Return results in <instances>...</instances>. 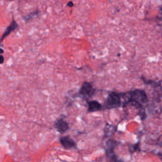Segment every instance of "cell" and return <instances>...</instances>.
<instances>
[{
    "mask_svg": "<svg viewBox=\"0 0 162 162\" xmlns=\"http://www.w3.org/2000/svg\"><path fill=\"white\" fill-rule=\"evenodd\" d=\"M131 99L137 103H144L148 101L147 96L142 90H135L131 94Z\"/></svg>",
    "mask_w": 162,
    "mask_h": 162,
    "instance_id": "cell-1",
    "label": "cell"
},
{
    "mask_svg": "<svg viewBox=\"0 0 162 162\" xmlns=\"http://www.w3.org/2000/svg\"><path fill=\"white\" fill-rule=\"evenodd\" d=\"M120 104L119 95L116 93H110L107 99V105L109 108H116Z\"/></svg>",
    "mask_w": 162,
    "mask_h": 162,
    "instance_id": "cell-2",
    "label": "cell"
},
{
    "mask_svg": "<svg viewBox=\"0 0 162 162\" xmlns=\"http://www.w3.org/2000/svg\"><path fill=\"white\" fill-rule=\"evenodd\" d=\"M94 92H95V90H94V88L91 86V84H90L88 82H84L82 84L80 89V93L82 95H84V96L90 97L93 95Z\"/></svg>",
    "mask_w": 162,
    "mask_h": 162,
    "instance_id": "cell-3",
    "label": "cell"
},
{
    "mask_svg": "<svg viewBox=\"0 0 162 162\" xmlns=\"http://www.w3.org/2000/svg\"><path fill=\"white\" fill-rule=\"evenodd\" d=\"M60 142L64 148L67 149L72 148L76 146L75 142L72 139L69 137H63L60 139Z\"/></svg>",
    "mask_w": 162,
    "mask_h": 162,
    "instance_id": "cell-4",
    "label": "cell"
},
{
    "mask_svg": "<svg viewBox=\"0 0 162 162\" xmlns=\"http://www.w3.org/2000/svg\"><path fill=\"white\" fill-rule=\"evenodd\" d=\"M17 27H18V24H17V22H16L15 21H13L12 23L9 25V27L6 28L5 32L3 33V34L2 35V37L1 38V41H0L2 42L3 40L4 39L5 37H6V36H7V35H8L10 34L12 32L15 31Z\"/></svg>",
    "mask_w": 162,
    "mask_h": 162,
    "instance_id": "cell-5",
    "label": "cell"
},
{
    "mask_svg": "<svg viewBox=\"0 0 162 162\" xmlns=\"http://www.w3.org/2000/svg\"><path fill=\"white\" fill-rule=\"evenodd\" d=\"M56 127L58 131L61 132V133H63V132H65L66 131H67V129H69V125H68L66 122L62 120H60L56 123Z\"/></svg>",
    "mask_w": 162,
    "mask_h": 162,
    "instance_id": "cell-6",
    "label": "cell"
},
{
    "mask_svg": "<svg viewBox=\"0 0 162 162\" xmlns=\"http://www.w3.org/2000/svg\"><path fill=\"white\" fill-rule=\"evenodd\" d=\"M101 108V105L96 101H91L89 103V111L91 112L98 111Z\"/></svg>",
    "mask_w": 162,
    "mask_h": 162,
    "instance_id": "cell-7",
    "label": "cell"
},
{
    "mask_svg": "<svg viewBox=\"0 0 162 162\" xmlns=\"http://www.w3.org/2000/svg\"><path fill=\"white\" fill-rule=\"evenodd\" d=\"M160 14L158 15L157 17V21L158 22V23L160 25H162V6L160 8Z\"/></svg>",
    "mask_w": 162,
    "mask_h": 162,
    "instance_id": "cell-8",
    "label": "cell"
},
{
    "mask_svg": "<svg viewBox=\"0 0 162 162\" xmlns=\"http://www.w3.org/2000/svg\"><path fill=\"white\" fill-rule=\"evenodd\" d=\"M47 162H69V161H65V160H60V159H57V158H55V159H53L52 160L48 161Z\"/></svg>",
    "mask_w": 162,
    "mask_h": 162,
    "instance_id": "cell-9",
    "label": "cell"
},
{
    "mask_svg": "<svg viewBox=\"0 0 162 162\" xmlns=\"http://www.w3.org/2000/svg\"><path fill=\"white\" fill-rule=\"evenodd\" d=\"M3 62H4V58L1 55H0V63H3Z\"/></svg>",
    "mask_w": 162,
    "mask_h": 162,
    "instance_id": "cell-10",
    "label": "cell"
},
{
    "mask_svg": "<svg viewBox=\"0 0 162 162\" xmlns=\"http://www.w3.org/2000/svg\"><path fill=\"white\" fill-rule=\"evenodd\" d=\"M68 6H69V7H72L74 6V3L72 1H70L69 3H68Z\"/></svg>",
    "mask_w": 162,
    "mask_h": 162,
    "instance_id": "cell-11",
    "label": "cell"
},
{
    "mask_svg": "<svg viewBox=\"0 0 162 162\" xmlns=\"http://www.w3.org/2000/svg\"><path fill=\"white\" fill-rule=\"evenodd\" d=\"M4 53V51H3L1 48H0V54H2V53Z\"/></svg>",
    "mask_w": 162,
    "mask_h": 162,
    "instance_id": "cell-12",
    "label": "cell"
}]
</instances>
